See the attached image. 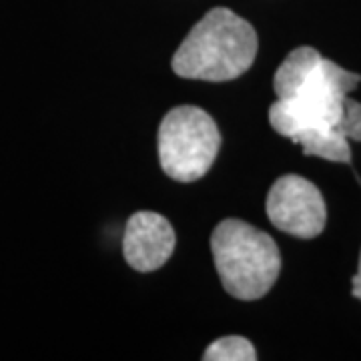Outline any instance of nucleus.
Masks as SVG:
<instances>
[{
  "label": "nucleus",
  "mask_w": 361,
  "mask_h": 361,
  "mask_svg": "<svg viewBox=\"0 0 361 361\" xmlns=\"http://www.w3.org/2000/svg\"><path fill=\"white\" fill-rule=\"evenodd\" d=\"M360 82V75L322 59L307 82L293 97L277 99L271 104V127L289 139L303 130L336 127L343 111V99L357 89Z\"/></svg>",
  "instance_id": "nucleus-3"
},
{
  "label": "nucleus",
  "mask_w": 361,
  "mask_h": 361,
  "mask_svg": "<svg viewBox=\"0 0 361 361\" xmlns=\"http://www.w3.org/2000/svg\"><path fill=\"white\" fill-rule=\"evenodd\" d=\"M265 211L279 231L297 239L317 237L327 221V209L319 189L299 175H285L273 183Z\"/></svg>",
  "instance_id": "nucleus-5"
},
{
  "label": "nucleus",
  "mask_w": 361,
  "mask_h": 361,
  "mask_svg": "<svg viewBox=\"0 0 361 361\" xmlns=\"http://www.w3.org/2000/svg\"><path fill=\"white\" fill-rule=\"evenodd\" d=\"M211 251L223 289L241 301L267 295L281 271L273 237L241 219L221 221L211 235Z\"/></svg>",
  "instance_id": "nucleus-2"
},
{
  "label": "nucleus",
  "mask_w": 361,
  "mask_h": 361,
  "mask_svg": "<svg viewBox=\"0 0 361 361\" xmlns=\"http://www.w3.org/2000/svg\"><path fill=\"white\" fill-rule=\"evenodd\" d=\"M291 141L301 145L305 155L322 157L331 163H349V159H351L349 141L336 127L303 130L295 137H291Z\"/></svg>",
  "instance_id": "nucleus-8"
},
{
  "label": "nucleus",
  "mask_w": 361,
  "mask_h": 361,
  "mask_svg": "<svg viewBox=\"0 0 361 361\" xmlns=\"http://www.w3.org/2000/svg\"><path fill=\"white\" fill-rule=\"evenodd\" d=\"M221 135L213 116L197 106L169 111L159 129V161L173 180L193 183L213 167Z\"/></svg>",
  "instance_id": "nucleus-4"
},
{
  "label": "nucleus",
  "mask_w": 361,
  "mask_h": 361,
  "mask_svg": "<svg viewBox=\"0 0 361 361\" xmlns=\"http://www.w3.org/2000/svg\"><path fill=\"white\" fill-rule=\"evenodd\" d=\"M205 361H253L257 360V353L253 343L239 336L221 337L213 341L203 353Z\"/></svg>",
  "instance_id": "nucleus-9"
},
{
  "label": "nucleus",
  "mask_w": 361,
  "mask_h": 361,
  "mask_svg": "<svg viewBox=\"0 0 361 361\" xmlns=\"http://www.w3.org/2000/svg\"><path fill=\"white\" fill-rule=\"evenodd\" d=\"M177 237L163 215L153 211L135 213L125 227L123 255L139 273L161 269L175 251Z\"/></svg>",
  "instance_id": "nucleus-6"
},
{
  "label": "nucleus",
  "mask_w": 361,
  "mask_h": 361,
  "mask_svg": "<svg viewBox=\"0 0 361 361\" xmlns=\"http://www.w3.org/2000/svg\"><path fill=\"white\" fill-rule=\"evenodd\" d=\"M323 56L313 47H299L287 54L273 78V89L277 99H289L301 89L313 75Z\"/></svg>",
  "instance_id": "nucleus-7"
},
{
  "label": "nucleus",
  "mask_w": 361,
  "mask_h": 361,
  "mask_svg": "<svg viewBox=\"0 0 361 361\" xmlns=\"http://www.w3.org/2000/svg\"><path fill=\"white\" fill-rule=\"evenodd\" d=\"M255 28L229 8H213L180 42L171 66L180 78L225 82L245 75L257 56Z\"/></svg>",
  "instance_id": "nucleus-1"
},
{
  "label": "nucleus",
  "mask_w": 361,
  "mask_h": 361,
  "mask_svg": "<svg viewBox=\"0 0 361 361\" xmlns=\"http://www.w3.org/2000/svg\"><path fill=\"white\" fill-rule=\"evenodd\" d=\"M351 285H353V289H351L353 297L361 299V253H360V267H357V275L351 279Z\"/></svg>",
  "instance_id": "nucleus-11"
},
{
  "label": "nucleus",
  "mask_w": 361,
  "mask_h": 361,
  "mask_svg": "<svg viewBox=\"0 0 361 361\" xmlns=\"http://www.w3.org/2000/svg\"><path fill=\"white\" fill-rule=\"evenodd\" d=\"M336 129L348 139V141L361 142V103L345 97L343 99V111L337 121Z\"/></svg>",
  "instance_id": "nucleus-10"
}]
</instances>
